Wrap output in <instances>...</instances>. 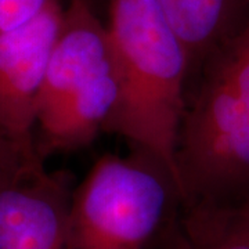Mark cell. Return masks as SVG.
I'll return each mask as SVG.
<instances>
[{
  "mask_svg": "<svg viewBox=\"0 0 249 249\" xmlns=\"http://www.w3.org/2000/svg\"><path fill=\"white\" fill-rule=\"evenodd\" d=\"M89 1L91 3V4H93V6H94V7H96V9L98 10V11L101 10L103 4L106 6V0H89Z\"/></svg>",
  "mask_w": 249,
  "mask_h": 249,
  "instance_id": "7c38bea8",
  "label": "cell"
},
{
  "mask_svg": "<svg viewBox=\"0 0 249 249\" xmlns=\"http://www.w3.org/2000/svg\"><path fill=\"white\" fill-rule=\"evenodd\" d=\"M180 198L157 158L136 150L106 154L72 191L71 249H148Z\"/></svg>",
  "mask_w": 249,
  "mask_h": 249,
  "instance_id": "3957f363",
  "label": "cell"
},
{
  "mask_svg": "<svg viewBox=\"0 0 249 249\" xmlns=\"http://www.w3.org/2000/svg\"><path fill=\"white\" fill-rule=\"evenodd\" d=\"M67 0H53L35 19L0 34V133L36 145V118L47 62Z\"/></svg>",
  "mask_w": 249,
  "mask_h": 249,
  "instance_id": "5b68a950",
  "label": "cell"
},
{
  "mask_svg": "<svg viewBox=\"0 0 249 249\" xmlns=\"http://www.w3.org/2000/svg\"><path fill=\"white\" fill-rule=\"evenodd\" d=\"M152 249H249V188L183 208Z\"/></svg>",
  "mask_w": 249,
  "mask_h": 249,
  "instance_id": "9c48e42d",
  "label": "cell"
},
{
  "mask_svg": "<svg viewBox=\"0 0 249 249\" xmlns=\"http://www.w3.org/2000/svg\"><path fill=\"white\" fill-rule=\"evenodd\" d=\"M175 160L184 202L249 188V16L187 96Z\"/></svg>",
  "mask_w": 249,
  "mask_h": 249,
  "instance_id": "7a4b0ae2",
  "label": "cell"
},
{
  "mask_svg": "<svg viewBox=\"0 0 249 249\" xmlns=\"http://www.w3.org/2000/svg\"><path fill=\"white\" fill-rule=\"evenodd\" d=\"M116 68L98 75L36 118V145L45 158L53 152L73 151L89 145L106 132L119 103Z\"/></svg>",
  "mask_w": 249,
  "mask_h": 249,
  "instance_id": "52a82bcc",
  "label": "cell"
},
{
  "mask_svg": "<svg viewBox=\"0 0 249 249\" xmlns=\"http://www.w3.org/2000/svg\"><path fill=\"white\" fill-rule=\"evenodd\" d=\"M115 68L107 22L89 0H67L47 62L37 114Z\"/></svg>",
  "mask_w": 249,
  "mask_h": 249,
  "instance_id": "8992f818",
  "label": "cell"
},
{
  "mask_svg": "<svg viewBox=\"0 0 249 249\" xmlns=\"http://www.w3.org/2000/svg\"><path fill=\"white\" fill-rule=\"evenodd\" d=\"M106 7L121 86L106 132L160 160L178 186L175 157L190 76L186 49L160 0H106Z\"/></svg>",
  "mask_w": 249,
  "mask_h": 249,
  "instance_id": "6da1fadb",
  "label": "cell"
},
{
  "mask_svg": "<svg viewBox=\"0 0 249 249\" xmlns=\"http://www.w3.org/2000/svg\"><path fill=\"white\" fill-rule=\"evenodd\" d=\"M190 61L187 96L199 73L249 16V0H160Z\"/></svg>",
  "mask_w": 249,
  "mask_h": 249,
  "instance_id": "ba28073f",
  "label": "cell"
},
{
  "mask_svg": "<svg viewBox=\"0 0 249 249\" xmlns=\"http://www.w3.org/2000/svg\"><path fill=\"white\" fill-rule=\"evenodd\" d=\"M53 0H0V34L22 27L39 14Z\"/></svg>",
  "mask_w": 249,
  "mask_h": 249,
  "instance_id": "30bf717a",
  "label": "cell"
},
{
  "mask_svg": "<svg viewBox=\"0 0 249 249\" xmlns=\"http://www.w3.org/2000/svg\"><path fill=\"white\" fill-rule=\"evenodd\" d=\"M35 157H42L37 147L21 145L0 133V172Z\"/></svg>",
  "mask_w": 249,
  "mask_h": 249,
  "instance_id": "8fae6325",
  "label": "cell"
},
{
  "mask_svg": "<svg viewBox=\"0 0 249 249\" xmlns=\"http://www.w3.org/2000/svg\"><path fill=\"white\" fill-rule=\"evenodd\" d=\"M72 191L37 157L0 172V249H71Z\"/></svg>",
  "mask_w": 249,
  "mask_h": 249,
  "instance_id": "277c9868",
  "label": "cell"
}]
</instances>
